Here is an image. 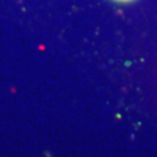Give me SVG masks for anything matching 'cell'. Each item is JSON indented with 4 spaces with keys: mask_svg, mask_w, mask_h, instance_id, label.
<instances>
[{
    "mask_svg": "<svg viewBox=\"0 0 157 157\" xmlns=\"http://www.w3.org/2000/svg\"><path fill=\"white\" fill-rule=\"evenodd\" d=\"M114 2H118V4H128V2H133L135 0H112Z\"/></svg>",
    "mask_w": 157,
    "mask_h": 157,
    "instance_id": "obj_1",
    "label": "cell"
}]
</instances>
